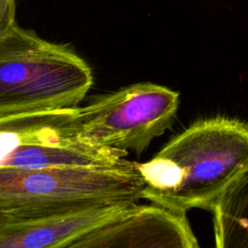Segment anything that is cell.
Listing matches in <instances>:
<instances>
[{
	"mask_svg": "<svg viewBox=\"0 0 248 248\" xmlns=\"http://www.w3.org/2000/svg\"><path fill=\"white\" fill-rule=\"evenodd\" d=\"M215 246L248 248V165L211 204Z\"/></svg>",
	"mask_w": 248,
	"mask_h": 248,
	"instance_id": "cell-8",
	"label": "cell"
},
{
	"mask_svg": "<svg viewBox=\"0 0 248 248\" xmlns=\"http://www.w3.org/2000/svg\"><path fill=\"white\" fill-rule=\"evenodd\" d=\"M197 248L186 213L159 204H132L119 217L92 232L84 248Z\"/></svg>",
	"mask_w": 248,
	"mask_h": 248,
	"instance_id": "cell-7",
	"label": "cell"
},
{
	"mask_svg": "<svg viewBox=\"0 0 248 248\" xmlns=\"http://www.w3.org/2000/svg\"><path fill=\"white\" fill-rule=\"evenodd\" d=\"M177 92L156 83L140 82L78 108V126L87 141L140 154L175 118Z\"/></svg>",
	"mask_w": 248,
	"mask_h": 248,
	"instance_id": "cell-4",
	"label": "cell"
},
{
	"mask_svg": "<svg viewBox=\"0 0 248 248\" xmlns=\"http://www.w3.org/2000/svg\"><path fill=\"white\" fill-rule=\"evenodd\" d=\"M78 108L21 112L0 117V169L130 164L127 151L99 146L82 138Z\"/></svg>",
	"mask_w": 248,
	"mask_h": 248,
	"instance_id": "cell-3",
	"label": "cell"
},
{
	"mask_svg": "<svg viewBox=\"0 0 248 248\" xmlns=\"http://www.w3.org/2000/svg\"><path fill=\"white\" fill-rule=\"evenodd\" d=\"M16 0H0V37L16 24Z\"/></svg>",
	"mask_w": 248,
	"mask_h": 248,
	"instance_id": "cell-9",
	"label": "cell"
},
{
	"mask_svg": "<svg viewBox=\"0 0 248 248\" xmlns=\"http://www.w3.org/2000/svg\"><path fill=\"white\" fill-rule=\"evenodd\" d=\"M144 183L138 163L0 169V204L138 202Z\"/></svg>",
	"mask_w": 248,
	"mask_h": 248,
	"instance_id": "cell-5",
	"label": "cell"
},
{
	"mask_svg": "<svg viewBox=\"0 0 248 248\" xmlns=\"http://www.w3.org/2000/svg\"><path fill=\"white\" fill-rule=\"evenodd\" d=\"M92 83L90 67L70 47L17 23L0 37V117L75 108Z\"/></svg>",
	"mask_w": 248,
	"mask_h": 248,
	"instance_id": "cell-2",
	"label": "cell"
},
{
	"mask_svg": "<svg viewBox=\"0 0 248 248\" xmlns=\"http://www.w3.org/2000/svg\"><path fill=\"white\" fill-rule=\"evenodd\" d=\"M248 165V125L214 117L198 121L170 140L151 160L138 163L141 199L186 213L209 210Z\"/></svg>",
	"mask_w": 248,
	"mask_h": 248,
	"instance_id": "cell-1",
	"label": "cell"
},
{
	"mask_svg": "<svg viewBox=\"0 0 248 248\" xmlns=\"http://www.w3.org/2000/svg\"><path fill=\"white\" fill-rule=\"evenodd\" d=\"M136 202L0 204V248H84L92 232Z\"/></svg>",
	"mask_w": 248,
	"mask_h": 248,
	"instance_id": "cell-6",
	"label": "cell"
}]
</instances>
